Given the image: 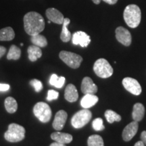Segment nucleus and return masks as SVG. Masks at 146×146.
<instances>
[{
	"label": "nucleus",
	"mask_w": 146,
	"mask_h": 146,
	"mask_svg": "<svg viewBox=\"0 0 146 146\" xmlns=\"http://www.w3.org/2000/svg\"><path fill=\"white\" fill-rule=\"evenodd\" d=\"M24 28L31 36L40 34L45 29L44 18L38 12H29L24 16Z\"/></svg>",
	"instance_id": "1"
},
{
	"label": "nucleus",
	"mask_w": 146,
	"mask_h": 146,
	"mask_svg": "<svg viewBox=\"0 0 146 146\" xmlns=\"http://www.w3.org/2000/svg\"><path fill=\"white\" fill-rule=\"evenodd\" d=\"M123 17L128 26L132 29L136 28L141 23V10L135 4L128 5L124 10Z\"/></svg>",
	"instance_id": "2"
},
{
	"label": "nucleus",
	"mask_w": 146,
	"mask_h": 146,
	"mask_svg": "<svg viewBox=\"0 0 146 146\" xmlns=\"http://www.w3.org/2000/svg\"><path fill=\"white\" fill-rule=\"evenodd\" d=\"M4 137L6 141L12 143L21 141L25 137V129L18 124H10L8 131L5 133Z\"/></svg>",
	"instance_id": "3"
},
{
	"label": "nucleus",
	"mask_w": 146,
	"mask_h": 146,
	"mask_svg": "<svg viewBox=\"0 0 146 146\" xmlns=\"http://www.w3.org/2000/svg\"><path fill=\"white\" fill-rule=\"evenodd\" d=\"M94 70L97 76L103 78L111 76L114 72L112 66L104 58H100L96 60L94 65Z\"/></svg>",
	"instance_id": "4"
},
{
	"label": "nucleus",
	"mask_w": 146,
	"mask_h": 146,
	"mask_svg": "<svg viewBox=\"0 0 146 146\" xmlns=\"http://www.w3.org/2000/svg\"><path fill=\"white\" fill-rule=\"evenodd\" d=\"M35 116L43 123L49 122L52 118V110L50 106L45 102H38L33 108Z\"/></svg>",
	"instance_id": "5"
},
{
	"label": "nucleus",
	"mask_w": 146,
	"mask_h": 146,
	"mask_svg": "<svg viewBox=\"0 0 146 146\" xmlns=\"http://www.w3.org/2000/svg\"><path fill=\"white\" fill-rule=\"evenodd\" d=\"M91 117H92V114L91 111L84 108V110L78 111L72 116L71 119V124L74 128L81 129L90 121Z\"/></svg>",
	"instance_id": "6"
},
{
	"label": "nucleus",
	"mask_w": 146,
	"mask_h": 146,
	"mask_svg": "<svg viewBox=\"0 0 146 146\" xmlns=\"http://www.w3.org/2000/svg\"><path fill=\"white\" fill-rule=\"evenodd\" d=\"M59 57L66 64L74 69L79 68L83 62V58L80 55L67 51H62L60 53Z\"/></svg>",
	"instance_id": "7"
},
{
	"label": "nucleus",
	"mask_w": 146,
	"mask_h": 146,
	"mask_svg": "<svg viewBox=\"0 0 146 146\" xmlns=\"http://www.w3.org/2000/svg\"><path fill=\"white\" fill-rule=\"evenodd\" d=\"M123 85L126 90L135 96L140 95L142 91L139 83L133 78L126 77L124 78L123 80Z\"/></svg>",
	"instance_id": "8"
},
{
	"label": "nucleus",
	"mask_w": 146,
	"mask_h": 146,
	"mask_svg": "<svg viewBox=\"0 0 146 146\" xmlns=\"http://www.w3.org/2000/svg\"><path fill=\"white\" fill-rule=\"evenodd\" d=\"M116 38L119 43L125 46H129L132 42V36L130 32L123 27H119L115 31Z\"/></svg>",
	"instance_id": "9"
},
{
	"label": "nucleus",
	"mask_w": 146,
	"mask_h": 146,
	"mask_svg": "<svg viewBox=\"0 0 146 146\" xmlns=\"http://www.w3.org/2000/svg\"><path fill=\"white\" fill-rule=\"evenodd\" d=\"M72 43L75 45H80L82 47H87L91 42V38L86 33L77 31L72 35Z\"/></svg>",
	"instance_id": "10"
},
{
	"label": "nucleus",
	"mask_w": 146,
	"mask_h": 146,
	"mask_svg": "<svg viewBox=\"0 0 146 146\" xmlns=\"http://www.w3.org/2000/svg\"><path fill=\"white\" fill-rule=\"evenodd\" d=\"M138 122L133 121L126 126L123 131V139L125 141H129L137 134L138 131Z\"/></svg>",
	"instance_id": "11"
},
{
	"label": "nucleus",
	"mask_w": 146,
	"mask_h": 146,
	"mask_svg": "<svg viewBox=\"0 0 146 146\" xmlns=\"http://www.w3.org/2000/svg\"><path fill=\"white\" fill-rule=\"evenodd\" d=\"M98 86L90 77L85 76L82 81L81 91L85 94H95L98 92Z\"/></svg>",
	"instance_id": "12"
},
{
	"label": "nucleus",
	"mask_w": 146,
	"mask_h": 146,
	"mask_svg": "<svg viewBox=\"0 0 146 146\" xmlns=\"http://www.w3.org/2000/svg\"><path fill=\"white\" fill-rule=\"evenodd\" d=\"M47 18L49 21L58 25H62L64 17L63 14L56 8H48L45 12Z\"/></svg>",
	"instance_id": "13"
},
{
	"label": "nucleus",
	"mask_w": 146,
	"mask_h": 146,
	"mask_svg": "<svg viewBox=\"0 0 146 146\" xmlns=\"http://www.w3.org/2000/svg\"><path fill=\"white\" fill-rule=\"evenodd\" d=\"M67 117H68V114L64 110H60L56 113L54 122H53V127L55 130L61 131L63 129L66 122Z\"/></svg>",
	"instance_id": "14"
},
{
	"label": "nucleus",
	"mask_w": 146,
	"mask_h": 146,
	"mask_svg": "<svg viewBox=\"0 0 146 146\" xmlns=\"http://www.w3.org/2000/svg\"><path fill=\"white\" fill-rule=\"evenodd\" d=\"M64 98L69 102H74L78 100V91L74 85L68 84L67 85L64 91Z\"/></svg>",
	"instance_id": "15"
},
{
	"label": "nucleus",
	"mask_w": 146,
	"mask_h": 146,
	"mask_svg": "<svg viewBox=\"0 0 146 146\" xmlns=\"http://www.w3.org/2000/svg\"><path fill=\"white\" fill-rule=\"evenodd\" d=\"M99 101V98L94 94H85L81 100V106L85 109H88L94 106Z\"/></svg>",
	"instance_id": "16"
},
{
	"label": "nucleus",
	"mask_w": 146,
	"mask_h": 146,
	"mask_svg": "<svg viewBox=\"0 0 146 146\" xmlns=\"http://www.w3.org/2000/svg\"><path fill=\"white\" fill-rule=\"evenodd\" d=\"M51 138L55 141L64 144L70 143L72 141V136L70 134L61 132L53 133L51 135Z\"/></svg>",
	"instance_id": "17"
},
{
	"label": "nucleus",
	"mask_w": 146,
	"mask_h": 146,
	"mask_svg": "<svg viewBox=\"0 0 146 146\" xmlns=\"http://www.w3.org/2000/svg\"><path fill=\"white\" fill-rule=\"evenodd\" d=\"M145 115V107L141 103H137L133 106L132 117L135 121L139 122L143 119Z\"/></svg>",
	"instance_id": "18"
},
{
	"label": "nucleus",
	"mask_w": 146,
	"mask_h": 146,
	"mask_svg": "<svg viewBox=\"0 0 146 146\" xmlns=\"http://www.w3.org/2000/svg\"><path fill=\"white\" fill-rule=\"evenodd\" d=\"M29 54V59L31 62H35L41 57L42 52L41 48L36 45H31L27 50Z\"/></svg>",
	"instance_id": "19"
},
{
	"label": "nucleus",
	"mask_w": 146,
	"mask_h": 146,
	"mask_svg": "<svg viewBox=\"0 0 146 146\" xmlns=\"http://www.w3.org/2000/svg\"><path fill=\"white\" fill-rule=\"evenodd\" d=\"M14 37H15V33L12 27H5L0 30V41H12Z\"/></svg>",
	"instance_id": "20"
},
{
	"label": "nucleus",
	"mask_w": 146,
	"mask_h": 146,
	"mask_svg": "<svg viewBox=\"0 0 146 146\" xmlns=\"http://www.w3.org/2000/svg\"><path fill=\"white\" fill-rule=\"evenodd\" d=\"M70 23V20L68 18H65L62 23V30L60 39L64 43H67L71 39V33L68 29V25Z\"/></svg>",
	"instance_id": "21"
},
{
	"label": "nucleus",
	"mask_w": 146,
	"mask_h": 146,
	"mask_svg": "<svg viewBox=\"0 0 146 146\" xmlns=\"http://www.w3.org/2000/svg\"><path fill=\"white\" fill-rule=\"evenodd\" d=\"M4 105L7 112L10 113V114H13L17 110V102L12 97H8L5 100Z\"/></svg>",
	"instance_id": "22"
},
{
	"label": "nucleus",
	"mask_w": 146,
	"mask_h": 146,
	"mask_svg": "<svg viewBox=\"0 0 146 146\" xmlns=\"http://www.w3.org/2000/svg\"><path fill=\"white\" fill-rule=\"evenodd\" d=\"M66 81V78L64 76H58L57 74H53L50 79L51 85L58 89H61L64 86Z\"/></svg>",
	"instance_id": "23"
},
{
	"label": "nucleus",
	"mask_w": 146,
	"mask_h": 146,
	"mask_svg": "<svg viewBox=\"0 0 146 146\" xmlns=\"http://www.w3.org/2000/svg\"><path fill=\"white\" fill-rule=\"evenodd\" d=\"M31 41L35 45H36L39 47H45L47 45V41L45 36L40 34L31 36Z\"/></svg>",
	"instance_id": "24"
},
{
	"label": "nucleus",
	"mask_w": 146,
	"mask_h": 146,
	"mask_svg": "<svg viewBox=\"0 0 146 146\" xmlns=\"http://www.w3.org/2000/svg\"><path fill=\"white\" fill-rule=\"evenodd\" d=\"M21 56V50L19 47H18L15 45H12L10 47L8 54L7 55V59L18 60L20 59Z\"/></svg>",
	"instance_id": "25"
},
{
	"label": "nucleus",
	"mask_w": 146,
	"mask_h": 146,
	"mask_svg": "<svg viewBox=\"0 0 146 146\" xmlns=\"http://www.w3.org/2000/svg\"><path fill=\"white\" fill-rule=\"evenodd\" d=\"M87 145L88 146H104V143L101 136L98 135H93L89 137Z\"/></svg>",
	"instance_id": "26"
},
{
	"label": "nucleus",
	"mask_w": 146,
	"mask_h": 146,
	"mask_svg": "<svg viewBox=\"0 0 146 146\" xmlns=\"http://www.w3.org/2000/svg\"><path fill=\"white\" fill-rule=\"evenodd\" d=\"M105 117L109 123L112 124L114 122H120L121 120V116L119 114L111 110H107L105 112Z\"/></svg>",
	"instance_id": "27"
},
{
	"label": "nucleus",
	"mask_w": 146,
	"mask_h": 146,
	"mask_svg": "<svg viewBox=\"0 0 146 146\" xmlns=\"http://www.w3.org/2000/svg\"><path fill=\"white\" fill-rule=\"evenodd\" d=\"M92 127L95 131H101L105 129L104 121L101 118H98L94 120L92 123Z\"/></svg>",
	"instance_id": "28"
},
{
	"label": "nucleus",
	"mask_w": 146,
	"mask_h": 146,
	"mask_svg": "<svg viewBox=\"0 0 146 146\" xmlns=\"http://www.w3.org/2000/svg\"><path fill=\"white\" fill-rule=\"evenodd\" d=\"M30 84L31 86L34 87L35 90L36 92L39 93L41 91L42 89H43V84L40 81L37 79H33L30 81Z\"/></svg>",
	"instance_id": "29"
},
{
	"label": "nucleus",
	"mask_w": 146,
	"mask_h": 146,
	"mask_svg": "<svg viewBox=\"0 0 146 146\" xmlns=\"http://www.w3.org/2000/svg\"><path fill=\"white\" fill-rule=\"evenodd\" d=\"M59 97V93L58 91L55 90H49L47 92V100L49 102L52 101V100H57Z\"/></svg>",
	"instance_id": "30"
},
{
	"label": "nucleus",
	"mask_w": 146,
	"mask_h": 146,
	"mask_svg": "<svg viewBox=\"0 0 146 146\" xmlns=\"http://www.w3.org/2000/svg\"><path fill=\"white\" fill-rule=\"evenodd\" d=\"M10 88V85L8 84L0 83V91H7Z\"/></svg>",
	"instance_id": "31"
},
{
	"label": "nucleus",
	"mask_w": 146,
	"mask_h": 146,
	"mask_svg": "<svg viewBox=\"0 0 146 146\" xmlns=\"http://www.w3.org/2000/svg\"><path fill=\"white\" fill-rule=\"evenodd\" d=\"M5 52H6V48L5 47L0 45V58L3 57V56H4Z\"/></svg>",
	"instance_id": "32"
},
{
	"label": "nucleus",
	"mask_w": 146,
	"mask_h": 146,
	"mask_svg": "<svg viewBox=\"0 0 146 146\" xmlns=\"http://www.w3.org/2000/svg\"><path fill=\"white\" fill-rule=\"evenodd\" d=\"M141 139L143 142V143L146 145V131H143L141 134Z\"/></svg>",
	"instance_id": "33"
},
{
	"label": "nucleus",
	"mask_w": 146,
	"mask_h": 146,
	"mask_svg": "<svg viewBox=\"0 0 146 146\" xmlns=\"http://www.w3.org/2000/svg\"><path fill=\"white\" fill-rule=\"evenodd\" d=\"M106 3H107L108 4H110V5H114V4H116V3H117L118 0H103Z\"/></svg>",
	"instance_id": "34"
},
{
	"label": "nucleus",
	"mask_w": 146,
	"mask_h": 146,
	"mask_svg": "<svg viewBox=\"0 0 146 146\" xmlns=\"http://www.w3.org/2000/svg\"><path fill=\"white\" fill-rule=\"evenodd\" d=\"M50 146H66V145L64 143H59V142L56 141V142H54V143H52Z\"/></svg>",
	"instance_id": "35"
},
{
	"label": "nucleus",
	"mask_w": 146,
	"mask_h": 146,
	"mask_svg": "<svg viewBox=\"0 0 146 146\" xmlns=\"http://www.w3.org/2000/svg\"><path fill=\"white\" fill-rule=\"evenodd\" d=\"M134 146H146L145 144L143 143V142L142 141H137V143L135 144Z\"/></svg>",
	"instance_id": "36"
},
{
	"label": "nucleus",
	"mask_w": 146,
	"mask_h": 146,
	"mask_svg": "<svg viewBox=\"0 0 146 146\" xmlns=\"http://www.w3.org/2000/svg\"><path fill=\"white\" fill-rule=\"evenodd\" d=\"M102 0H92V1L94 2L95 4H100V2H101Z\"/></svg>",
	"instance_id": "37"
},
{
	"label": "nucleus",
	"mask_w": 146,
	"mask_h": 146,
	"mask_svg": "<svg viewBox=\"0 0 146 146\" xmlns=\"http://www.w3.org/2000/svg\"><path fill=\"white\" fill-rule=\"evenodd\" d=\"M21 46H23V43H21Z\"/></svg>",
	"instance_id": "38"
}]
</instances>
